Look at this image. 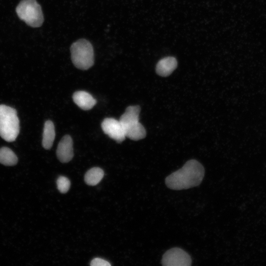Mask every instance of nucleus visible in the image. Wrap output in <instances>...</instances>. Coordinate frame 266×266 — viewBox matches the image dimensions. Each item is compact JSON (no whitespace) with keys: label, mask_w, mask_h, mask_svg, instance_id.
<instances>
[{"label":"nucleus","mask_w":266,"mask_h":266,"mask_svg":"<svg viewBox=\"0 0 266 266\" xmlns=\"http://www.w3.org/2000/svg\"><path fill=\"white\" fill-rule=\"evenodd\" d=\"M20 131L16 110L9 106L0 105V136L7 142L14 141Z\"/></svg>","instance_id":"3"},{"label":"nucleus","mask_w":266,"mask_h":266,"mask_svg":"<svg viewBox=\"0 0 266 266\" xmlns=\"http://www.w3.org/2000/svg\"><path fill=\"white\" fill-rule=\"evenodd\" d=\"M191 264L190 256L184 250L178 247H174L166 251L162 259V265L165 266H189Z\"/></svg>","instance_id":"6"},{"label":"nucleus","mask_w":266,"mask_h":266,"mask_svg":"<svg viewBox=\"0 0 266 266\" xmlns=\"http://www.w3.org/2000/svg\"><path fill=\"white\" fill-rule=\"evenodd\" d=\"M140 111V107L138 105L129 106L119 119L126 137L132 140L141 139L146 134L144 127L139 122Z\"/></svg>","instance_id":"2"},{"label":"nucleus","mask_w":266,"mask_h":266,"mask_svg":"<svg viewBox=\"0 0 266 266\" xmlns=\"http://www.w3.org/2000/svg\"><path fill=\"white\" fill-rule=\"evenodd\" d=\"M56 154L62 163L69 162L73 157V141L69 135H65L58 144Z\"/></svg>","instance_id":"8"},{"label":"nucleus","mask_w":266,"mask_h":266,"mask_svg":"<svg viewBox=\"0 0 266 266\" xmlns=\"http://www.w3.org/2000/svg\"><path fill=\"white\" fill-rule=\"evenodd\" d=\"M177 62L174 57H167L160 60L157 64L156 71L160 76L169 75L176 68Z\"/></svg>","instance_id":"10"},{"label":"nucleus","mask_w":266,"mask_h":266,"mask_svg":"<svg viewBox=\"0 0 266 266\" xmlns=\"http://www.w3.org/2000/svg\"><path fill=\"white\" fill-rule=\"evenodd\" d=\"M55 137V131L53 123L50 120L45 122L44 126L42 145L45 149L52 146Z\"/></svg>","instance_id":"11"},{"label":"nucleus","mask_w":266,"mask_h":266,"mask_svg":"<svg viewBox=\"0 0 266 266\" xmlns=\"http://www.w3.org/2000/svg\"><path fill=\"white\" fill-rule=\"evenodd\" d=\"M104 175L103 170L98 167H93L85 174L84 180L87 185L95 186L102 179Z\"/></svg>","instance_id":"12"},{"label":"nucleus","mask_w":266,"mask_h":266,"mask_svg":"<svg viewBox=\"0 0 266 266\" xmlns=\"http://www.w3.org/2000/svg\"><path fill=\"white\" fill-rule=\"evenodd\" d=\"M18 158L12 150L6 147L0 148V163L6 166L16 165Z\"/></svg>","instance_id":"13"},{"label":"nucleus","mask_w":266,"mask_h":266,"mask_svg":"<svg viewBox=\"0 0 266 266\" xmlns=\"http://www.w3.org/2000/svg\"><path fill=\"white\" fill-rule=\"evenodd\" d=\"M57 185L58 189L61 193H66L69 189L70 182L67 177L60 176L57 180Z\"/></svg>","instance_id":"14"},{"label":"nucleus","mask_w":266,"mask_h":266,"mask_svg":"<svg viewBox=\"0 0 266 266\" xmlns=\"http://www.w3.org/2000/svg\"><path fill=\"white\" fill-rule=\"evenodd\" d=\"M204 175L202 165L196 160L188 161L179 169L165 179L166 186L172 190L187 189L199 185Z\"/></svg>","instance_id":"1"},{"label":"nucleus","mask_w":266,"mask_h":266,"mask_svg":"<svg viewBox=\"0 0 266 266\" xmlns=\"http://www.w3.org/2000/svg\"><path fill=\"white\" fill-rule=\"evenodd\" d=\"M71 59L74 66L87 70L94 64V52L92 44L85 39H80L70 47Z\"/></svg>","instance_id":"4"},{"label":"nucleus","mask_w":266,"mask_h":266,"mask_svg":"<svg viewBox=\"0 0 266 266\" xmlns=\"http://www.w3.org/2000/svg\"><path fill=\"white\" fill-rule=\"evenodd\" d=\"M90 265L92 266H110L111 264L102 259L96 258L92 260Z\"/></svg>","instance_id":"15"},{"label":"nucleus","mask_w":266,"mask_h":266,"mask_svg":"<svg viewBox=\"0 0 266 266\" xmlns=\"http://www.w3.org/2000/svg\"><path fill=\"white\" fill-rule=\"evenodd\" d=\"M16 12L18 17L30 27H39L44 21L41 7L36 0H22Z\"/></svg>","instance_id":"5"},{"label":"nucleus","mask_w":266,"mask_h":266,"mask_svg":"<svg viewBox=\"0 0 266 266\" xmlns=\"http://www.w3.org/2000/svg\"><path fill=\"white\" fill-rule=\"evenodd\" d=\"M72 99L77 105L85 110L92 109L97 102L91 94L84 91L75 92L73 94Z\"/></svg>","instance_id":"9"},{"label":"nucleus","mask_w":266,"mask_h":266,"mask_svg":"<svg viewBox=\"0 0 266 266\" xmlns=\"http://www.w3.org/2000/svg\"><path fill=\"white\" fill-rule=\"evenodd\" d=\"M101 126L103 132L117 142L121 143L125 140V134L119 120L106 118L102 122Z\"/></svg>","instance_id":"7"}]
</instances>
